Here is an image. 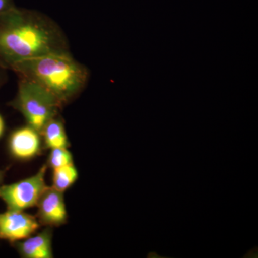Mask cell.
Wrapping results in <instances>:
<instances>
[{
  "label": "cell",
  "instance_id": "obj_11",
  "mask_svg": "<svg viewBox=\"0 0 258 258\" xmlns=\"http://www.w3.org/2000/svg\"><path fill=\"white\" fill-rule=\"evenodd\" d=\"M47 160V167L52 169L74 164V157L68 148H55L50 149Z\"/></svg>",
  "mask_w": 258,
  "mask_h": 258
},
{
  "label": "cell",
  "instance_id": "obj_5",
  "mask_svg": "<svg viewBox=\"0 0 258 258\" xmlns=\"http://www.w3.org/2000/svg\"><path fill=\"white\" fill-rule=\"evenodd\" d=\"M40 227L37 217L25 211L8 210L0 213V240L10 243L28 238Z\"/></svg>",
  "mask_w": 258,
  "mask_h": 258
},
{
  "label": "cell",
  "instance_id": "obj_14",
  "mask_svg": "<svg viewBox=\"0 0 258 258\" xmlns=\"http://www.w3.org/2000/svg\"><path fill=\"white\" fill-rule=\"evenodd\" d=\"M5 70L0 68V87H1L3 83L5 82Z\"/></svg>",
  "mask_w": 258,
  "mask_h": 258
},
{
  "label": "cell",
  "instance_id": "obj_3",
  "mask_svg": "<svg viewBox=\"0 0 258 258\" xmlns=\"http://www.w3.org/2000/svg\"><path fill=\"white\" fill-rule=\"evenodd\" d=\"M18 93L10 105L23 114L28 125L41 134L45 124L62 107L47 90L30 80L19 78Z\"/></svg>",
  "mask_w": 258,
  "mask_h": 258
},
{
  "label": "cell",
  "instance_id": "obj_15",
  "mask_svg": "<svg viewBox=\"0 0 258 258\" xmlns=\"http://www.w3.org/2000/svg\"><path fill=\"white\" fill-rule=\"evenodd\" d=\"M5 175V171L2 170L0 169V186L2 185V183H3V179H4Z\"/></svg>",
  "mask_w": 258,
  "mask_h": 258
},
{
  "label": "cell",
  "instance_id": "obj_13",
  "mask_svg": "<svg viewBox=\"0 0 258 258\" xmlns=\"http://www.w3.org/2000/svg\"><path fill=\"white\" fill-rule=\"evenodd\" d=\"M5 132V120L3 117L0 114V138L3 137Z\"/></svg>",
  "mask_w": 258,
  "mask_h": 258
},
{
  "label": "cell",
  "instance_id": "obj_12",
  "mask_svg": "<svg viewBox=\"0 0 258 258\" xmlns=\"http://www.w3.org/2000/svg\"><path fill=\"white\" fill-rule=\"evenodd\" d=\"M13 8L11 0H0V15Z\"/></svg>",
  "mask_w": 258,
  "mask_h": 258
},
{
  "label": "cell",
  "instance_id": "obj_8",
  "mask_svg": "<svg viewBox=\"0 0 258 258\" xmlns=\"http://www.w3.org/2000/svg\"><path fill=\"white\" fill-rule=\"evenodd\" d=\"M52 229L47 227L40 233L15 242V247L24 258H52Z\"/></svg>",
  "mask_w": 258,
  "mask_h": 258
},
{
  "label": "cell",
  "instance_id": "obj_9",
  "mask_svg": "<svg viewBox=\"0 0 258 258\" xmlns=\"http://www.w3.org/2000/svg\"><path fill=\"white\" fill-rule=\"evenodd\" d=\"M44 145L47 149L69 148L70 143L62 120L58 115L52 118L44 126L41 132Z\"/></svg>",
  "mask_w": 258,
  "mask_h": 258
},
{
  "label": "cell",
  "instance_id": "obj_6",
  "mask_svg": "<svg viewBox=\"0 0 258 258\" xmlns=\"http://www.w3.org/2000/svg\"><path fill=\"white\" fill-rule=\"evenodd\" d=\"M37 219L40 225L60 227L68 221L63 192L47 186L37 204Z\"/></svg>",
  "mask_w": 258,
  "mask_h": 258
},
{
  "label": "cell",
  "instance_id": "obj_4",
  "mask_svg": "<svg viewBox=\"0 0 258 258\" xmlns=\"http://www.w3.org/2000/svg\"><path fill=\"white\" fill-rule=\"evenodd\" d=\"M47 169V164H44L36 174L30 177L0 186V199L8 210L25 211L36 206L47 187L45 179Z\"/></svg>",
  "mask_w": 258,
  "mask_h": 258
},
{
  "label": "cell",
  "instance_id": "obj_1",
  "mask_svg": "<svg viewBox=\"0 0 258 258\" xmlns=\"http://www.w3.org/2000/svg\"><path fill=\"white\" fill-rule=\"evenodd\" d=\"M60 27L42 16L13 8L0 15V68L12 70L21 61L69 52Z\"/></svg>",
  "mask_w": 258,
  "mask_h": 258
},
{
  "label": "cell",
  "instance_id": "obj_2",
  "mask_svg": "<svg viewBox=\"0 0 258 258\" xmlns=\"http://www.w3.org/2000/svg\"><path fill=\"white\" fill-rule=\"evenodd\" d=\"M19 78L37 83L52 93L60 104L74 99L86 86L87 69L71 52L47 54L23 60L13 66Z\"/></svg>",
  "mask_w": 258,
  "mask_h": 258
},
{
  "label": "cell",
  "instance_id": "obj_10",
  "mask_svg": "<svg viewBox=\"0 0 258 258\" xmlns=\"http://www.w3.org/2000/svg\"><path fill=\"white\" fill-rule=\"evenodd\" d=\"M79 178V172L74 164L53 169L52 187L64 192L73 186Z\"/></svg>",
  "mask_w": 258,
  "mask_h": 258
},
{
  "label": "cell",
  "instance_id": "obj_7",
  "mask_svg": "<svg viewBox=\"0 0 258 258\" xmlns=\"http://www.w3.org/2000/svg\"><path fill=\"white\" fill-rule=\"evenodd\" d=\"M41 134L27 125L12 132L8 149L12 157L18 160H30L41 152Z\"/></svg>",
  "mask_w": 258,
  "mask_h": 258
}]
</instances>
